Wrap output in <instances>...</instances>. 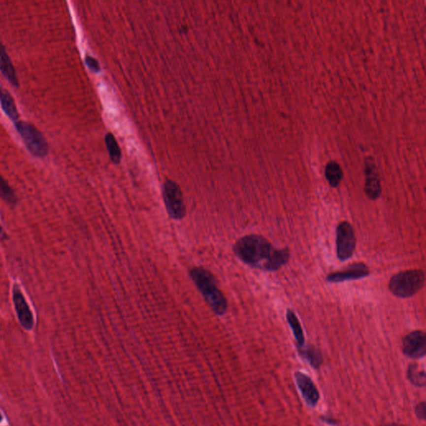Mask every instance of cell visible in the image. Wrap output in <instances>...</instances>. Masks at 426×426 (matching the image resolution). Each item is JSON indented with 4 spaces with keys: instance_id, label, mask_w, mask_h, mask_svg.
I'll return each mask as SVG.
<instances>
[{
    "instance_id": "cell-9",
    "label": "cell",
    "mask_w": 426,
    "mask_h": 426,
    "mask_svg": "<svg viewBox=\"0 0 426 426\" xmlns=\"http://www.w3.org/2000/svg\"><path fill=\"white\" fill-rule=\"evenodd\" d=\"M364 172H365L364 193L370 200H376L381 196V186L378 170L372 158L365 159Z\"/></svg>"
},
{
    "instance_id": "cell-23",
    "label": "cell",
    "mask_w": 426,
    "mask_h": 426,
    "mask_svg": "<svg viewBox=\"0 0 426 426\" xmlns=\"http://www.w3.org/2000/svg\"><path fill=\"white\" fill-rule=\"evenodd\" d=\"M3 228H2V227H1V226H0V236H3Z\"/></svg>"
},
{
    "instance_id": "cell-2",
    "label": "cell",
    "mask_w": 426,
    "mask_h": 426,
    "mask_svg": "<svg viewBox=\"0 0 426 426\" xmlns=\"http://www.w3.org/2000/svg\"><path fill=\"white\" fill-rule=\"evenodd\" d=\"M190 277L206 303L218 316H223L228 309V301L221 292L217 280L209 271L203 267H193L189 271Z\"/></svg>"
},
{
    "instance_id": "cell-18",
    "label": "cell",
    "mask_w": 426,
    "mask_h": 426,
    "mask_svg": "<svg viewBox=\"0 0 426 426\" xmlns=\"http://www.w3.org/2000/svg\"><path fill=\"white\" fill-rule=\"evenodd\" d=\"M105 142L107 145V151L109 153L111 160L115 164H119L122 155H121L120 148L114 136L112 133H107L105 137Z\"/></svg>"
},
{
    "instance_id": "cell-14",
    "label": "cell",
    "mask_w": 426,
    "mask_h": 426,
    "mask_svg": "<svg viewBox=\"0 0 426 426\" xmlns=\"http://www.w3.org/2000/svg\"><path fill=\"white\" fill-rule=\"evenodd\" d=\"M298 353L303 360L308 362L311 367L319 369L323 362L322 352L312 346H297Z\"/></svg>"
},
{
    "instance_id": "cell-4",
    "label": "cell",
    "mask_w": 426,
    "mask_h": 426,
    "mask_svg": "<svg viewBox=\"0 0 426 426\" xmlns=\"http://www.w3.org/2000/svg\"><path fill=\"white\" fill-rule=\"evenodd\" d=\"M17 131L24 145L32 155L45 158L48 153V144L43 133L33 124L19 120L14 124Z\"/></svg>"
},
{
    "instance_id": "cell-5",
    "label": "cell",
    "mask_w": 426,
    "mask_h": 426,
    "mask_svg": "<svg viewBox=\"0 0 426 426\" xmlns=\"http://www.w3.org/2000/svg\"><path fill=\"white\" fill-rule=\"evenodd\" d=\"M163 197L169 217L181 220L186 215V206L179 186L172 180H167L164 185Z\"/></svg>"
},
{
    "instance_id": "cell-8",
    "label": "cell",
    "mask_w": 426,
    "mask_h": 426,
    "mask_svg": "<svg viewBox=\"0 0 426 426\" xmlns=\"http://www.w3.org/2000/svg\"><path fill=\"white\" fill-rule=\"evenodd\" d=\"M294 379L305 402L309 406L315 407L319 402L320 393L311 377L303 372L296 371L294 374Z\"/></svg>"
},
{
    "instance_id": "cell-10",
    "label": "cell",
    "mask_w": 426,
    "mask_h": 426,
    "mask_svg": "<svg viewBox=\"0 0 426 426\" xmlns=\"http://www.w3.org/2000/svg\"><path fill=\"white\" fill-rule=\"evenodd\" d=\"M13 300L17 316L22 327H24L25 330H32L33 327L32 311L18 285H14L13 287Z\"/></svg>"
},
{
    "instance_id": "cell-25",
    "label": "cell",
    "mask_w": 426,
    "mask_h": 426,
    "mask_svg": "<svg viewBox=\"0 0 426 426\" xmlns=\"http://www.w3.org/2000/svg\"><path fill=\"white\" fill-rule=\"evenodd\" d=\"M1 421H2V416L0 415V422H1Z\"/></svg>"
},
{
    "instance_id": "cell-19",
    "label": "cell",
    "mask_w": 426,
    "mask_h": 426,
    "mask_svg": "<svg viewBox=\"0 0 426 426\" xmlns=\"http://www.w3.org/2000/svg\"><path fill=\"white\" fill-rule=\"evenodd\" d=\"M0 197L9 204L16 203L17 198L15 193L1 175H0Z\"/></svg>"
},
{
    "instance_id": "cell-1",
    "label": "cell",
    "mask_w": 426,
    "mask_h": 426,
    "mask_svg": "<svg viewBox=\"0 0 426 426\" xmlns=\"http://www.w3.org/2000/svg\"><path fill=\"white\" fill-rule=\"evenodd\" d=\"M233 252L245 264L262 271L282 268L290 259L287 249H276L266 239L259 235H248L236 241Z\"/></svg>"
},
{
    "instance_id": "cell-22",
    "label": "cell",
    "mask_w": 426,
    "mask_h": 426,
    "mask_svg": "<svg viewBox=\"0 0 426 426\" xmlns=\"http://www.w3.org/2000/svg\"><path fill=\"white\" fill-rule=\"evenodd\" d=\"M322 421H325V422H327V423L330 424V425H334V424H336L337 422L336 421H334L332 419H329L326 417V418H322Z\"/></svg>"
},
{
    "instance_id": "cell-24",
    "label": "cell",
    "mask_w": 426,
    "mask_h": 426,
    "mask_svg": "<svg viewBox=\"0 0 426 426\" xmlns=\"http://www.w3.org/2000/svg\"><path fill=\"white\" fill-rule=\"evenodd\" d=\"M399 426V425H388V426Z\"/></svg>"
},
{
    "instance_id": "cell-20",
    "label": "cell",
    "mask_w": 426,
    "mask_h": 426,
    "mask_svg": "<svg viewBox=\"0 0 426 426\" xmlns=\"http://www.w3.org/2000/svg\"><path fill=\"white\" fill-rule=\"evenodd\" d=\"M85 64L89 67V69L94 72H99L101 70L100 67L99 63L98 62V60L93 58L92 56L87 55L85 56Z\"/></svg>"
},
{
    "instance_id": "cell-15",
    "label": "cell",
    "mask_w": 426,
    "mask_h": 426,
    "mask_svg": "<svg viewBox=\"0 0 426 426\" xmlns=\"http://www.w3.org/2000/svg\"><path fill=\"white\" fill-rule=\"evenodd\" d=\"M325 176L330 187L336 188L343 178V171L337 162L330 161L326 166Z\"/></svg>"
},
{
    "instance_id": "cell-21",
    "label": "cell",
    "mask_w": 426,
    "mask_h": 426,
    "mask_svg": "<svg viewBox=\"0 0 426 426\" xmlns=\"http://www.w3.org/2000/svg\"><path fill=\"white\" fill-rule=\"evenodd\" d=\"M416 416L420 421H425L426 419V405L425 401H421L416 405L415 408Z\"/></svg>"
},
{
    "instance_id": "cell-13",
    "label": "cell",
    "mask_w": 426,
    "mask_h": 426,
    "mask_svg": "<svg viewBox=\"0 0 426 426\" xmlns=\"http://www.w3.org/2000/svg\"><path fill=\"white\" fill-rule=\"evenodd\" d=\"M0 104L6 116L13 123L15 124L19 121V113L14 98L9 94V92L3 87H0Z\"/></svg>"
},
{
    "instance_id": "cell-3",
    "label": "cell",
    "mask_w": 426,
    "mask_h": 426,
    "mask_svg": "<svg viewBox=\"0 0 426 426\" xmlns=\"http://www.w3.org/2000/svg\"><path fill=\"white\" fill-rule=\"evenodd\" d=\"M426 282V276L421 270L400 271L392 276L389 289L393 295L399 298L411 297L420 292Z\"/></svg>"
},
{
    "instance_id": "cell-7",
    "label": "cell",
    "mask_w": 426,
    "mask_h": 426,
    "mask_svg": "<svg viewBox=\"0 0 426 426\" xmlns=\"http://www.w3.org/2000/svg\"><path fill=\"white\" fill-rule=\"evenodd\" d=\"M403 353L410 359L423 358L426 354V333L414 330L403 339Z\"/></svg>"
},
{
    "instance_id": "cell-11",
    "label": "cell",
    "mask_w": 426,
    "mask_h": 426,
    "mask_svg": "<svg viewBox=\"0 0 426 426\" xmlns=\"http://www.w3.org/2000/svg\"><path fill=\"white\" fill-rule=\"evenodd\" d=\"M370 275V270L364 263H355L349 265L344 271L333 272L327 276V281L331 283L355 281L367 277Z\"/></svg>"
},
{
    "instance_id": "cell-12",
    "label": "cell",
    "mask_w": 426,
    "mask_h": 426,
    "mask_svg": "<svg viewBox=\"0 0 426 426\" xmlns=\"http://www.w3.org/2000/svg\"><path fill=\"white\" fill-rule=\"evenodd\" d=\"M0 70L3 73V75L7 78V80L10 83L11 85H13L15 88H19V78L17 77L14 65L11 61L8 53L6 51L5 47L1 42H0Z\"/></svg>"
},
{
    "instance_id": "cell-16",
    "label": "cell",
    "mask_w": 426,
    "mask_h": 426,
    "mask_svg": "<svg viewBox=\"0 0 426 426\" xmlns=\"http://www.w3.org/2000/svg\"><path fill=\"white\" fill-rule=\"evenodd\" d=\"M287 319L290 327L292 328V332L294 334L297 346H305V336L303 332L302 327L295 312L292 310H288L287 313Z\"/></svg>"
},
{
    "instance_id": "cell-6",
    "label": "cell",
    "mask_w": 426,
    "mask_h": 426,
    "mask_svg": "<svg viewBox=\"0 0 426 426\" xmlns=\"http://www.w3.org/2000/svg\"><path fill=\"white\" fill-rule=\"evenodd\" d=\"M357 239L354 230L348 222L339 223L336 229V252L338 259L342 262L352 257L356 249Z\"/></svg>"
},
{
    "instance_id": "cell-17",
    "label": "cell",
    "mask_w": 426,
    "mask_h": 426,
    "mask_svg": "<svg viewBox=\"0 0 426 426\" xmlns=\"http://www.w3.org/2000/svg\"><path fill=\"white\" fill-rule=\"evenodd\" d=\"M407 378L413 386L425 387L426 385V371L420 370L417 363H410L408 366Z\"/></svg>"
}]
</instances>
